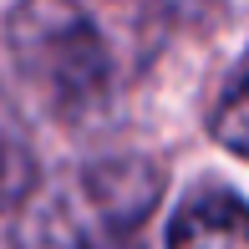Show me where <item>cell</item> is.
Returning <instances> with one entry per match:
<instances>
[{"instance_id": "1", "label": "cell", "mask_w": 249, "mask_h": 249, "mask_svg": "<svg viewBox=\"0 0 249 249\" xmlns=\"http://www.w3.org/2000/svg\"><path fill=\"white\" fill-rule=\"evenodd\" d=\"M158 198L163 168L153 158H97L26 198L10 249H112L148 224Z\"/></svg>"}, {"instance_id": "2", "label": "cell", "mask_w": 249, "mask_h": 249, "mask_svg": "<svg viewBox=\"0 0 249 249\" xmlns=\"http://www.w3.org/2000/svg\"><path fill=\"white\" fill-rule=\"evenodd\" d=\"M5 51L31 97L66 127L102 112L112 92V46L82 0H16Z\"/></svg>"}, {"instance_id": "3", "label": "cell", "mask_w": 249, "mask_h": 249, "mask_svg": "<svg viewBox=\"0 0 249 249\" xmlns=\"http://www.w3.org/2000/svg\"><path fill=\"white\" fill-rule=\"evenodd\" d=\"M168 249H249V203L229 188H194L168 219Z\"/></svg>"}, {"instance_id": "4", "label": "cell", "mask_w": 249, "mask_h": 249, "mask_svg": "<svg viewBox=\"0 0 249 249\" xmlns=\"http://www.w3.org/2000/svg\"><path fill=\"white\" fill-rule=\"evenodd\" d=\"M36 188H41V178H36L31 132L20 127L16 107L0 97V213H20Z\"/></svg>"}, {"instance_id": "5", "label": "cell", "mask_w": 249, "mask_h": 249, "mask_svg": "<svg viewBox=\"0 0 249 249\" xmlns=\"http://www.w3.org/2000/svg\"><path fill=\"white\" fill-rule=\"evenodd\" d=\"M209 132L219 148H229L234 158L249 163V56L239 61V71L229 76V87L213 102V117H209Z\"/></svg>"}]
</instances>
